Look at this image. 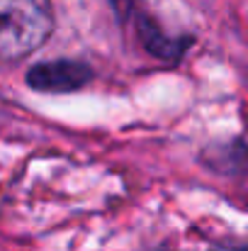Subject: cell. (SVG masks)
<instances>
[{
    "label": "cell",
    "mask_w": 248,
    "mask_h": 251,
    "mask_svg": "<svg viewBox=\"0 0 248 251\" xmlns=\"http://www.w3.org/2000/svg\"><path fill=\"white\" fill-rule=\"evenodd\" d=\"M54 32L51 0H0V61L37 51Z\"/></svg>",
    "instance_id": "cell-1"
},
{
    "label": "cell",
    "mask_w": 248,
    "mask_h": 251,
    "mask_svg": "<svg viewBox=\"0 0 248 251\" xmlns=\"http://www.w3.org/2000/svg\"><path fill=\"white\" fill-rule=\"evenodd\" d=\"M92 81V69L83 61H46L27 74V83L42 93H73Z\"/></svg>",
    "instance_id": "cell-2"
},
{
    "label": "cell",
    "mask_w": 248,
    "mask_h": 251,
    "mask_svg": "<svg viewBox=\"0 0 248 251\" xmlns=\"http://www.w3.org/2000/svg\"><path fill=\"white\" fill-rule=\"evenodd\" d=\"M212 251H248V247H222V249H212Z\"/></svg>",
    "instance_id": "cell-3"
}]
</instances>
